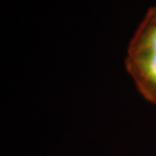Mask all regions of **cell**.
<instances>
[{
    "label": "cell",
    "instance_id": "cell-1",
    "mask_svg": "<svg viewBox=\"0 0 156 156\" xmlns=\"http://www.w3.org/2000/svg\"><path fill=\"white\" fill-rule=\"evenodd\" d=\"M125 66L142 96L156 104V52L127 51Z\"/></svg>",
    "mask_w": 156,
    "mask_h": 156
},
{
    "label": "cell",
    "instance_id": "cell-2",
    "mask_svg": "<svg viewBox=\"0 0 156 156\" xmlns=\"http://www.w3.org/2000/svg\"><path fill=\"white\" fill-rule=\"evenodd\" d=\"M127 51L156 52V6L147 12L144 21L129 42Z\"/></svg>",
    "mask_w": 156,
    "mask_h": 156
}]
</instances>
